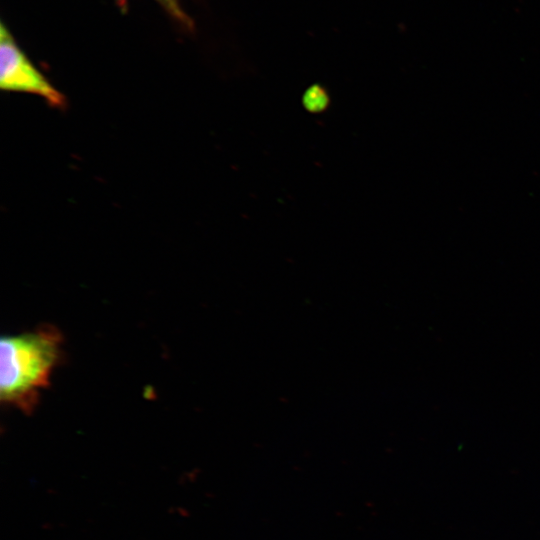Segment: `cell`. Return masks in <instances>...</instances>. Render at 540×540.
<instances>
[{"instance_id":"obj_1","label":"cell","mask_w":540,"mask_h":540,"mask_svg":"<svg viewBox=\"0 0 540 540\" xmlns=\"http://www.w3.org/2000/svg\"><path fill=\"white\" fill-rule=\"evenodd\" d=\"M62 335L51 325L0 341V398L25 414L34 411L61 355Z\"/></svg>"},{"instance_id":"obj_3","label":"cell","mask_w":540,"mask_h":540,"mask_svg":"<svg viewBox=\"0 0 540 540\" xmlns=\"http://www.w3.org/2000/svg\"><path fill=\"white\" fill-rule=\"evenodd\" d=\"M304 100L306 107L311 109V111H319L321 108L325 107L327 96L319 87H311V89L306 92Z\"/></svg>"},{"instance_id":"obj_2","label":"cell","mask_w":540,"mask_h":540,"mask_svg":"<svg viewBox=\"0 0 540 540\" xmlns=\"http://www.w3.org/2000/svg\"><path fill=\"white\" fill-rule=\"evenodd\" d=\"M0 86L6 91L38 95L52 107L66 105L65 97L34 67L4 24L0 29Z\"/></svg>"},{"instance_id":"obj_4","label":"cell","mask_w":540,"mask_h":540,"mask_svg":"<svg viewBox=\"0 0 540 540\" xmlns=\"http://www.w3.org/2000/svg\"><path fill=\"white\" fill-rule=\"evenodd\" d=\"M158 1L164 4L171 12L176 13V15L180 14L179 10L177 9L176 0H158Z\"/></svg>"}]
</instances>
